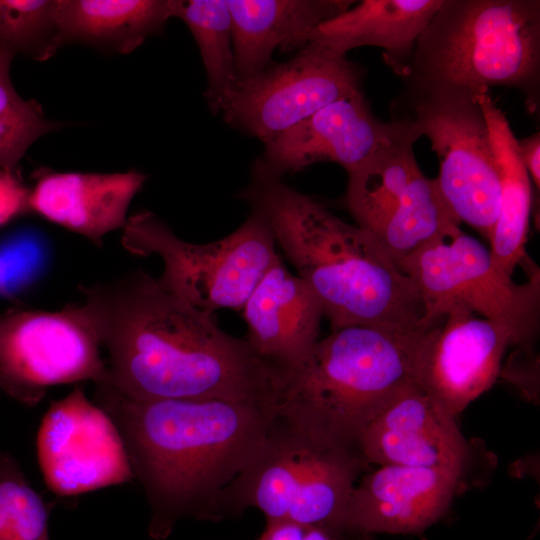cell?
<instances>
[{
	"mask_svg": "<svg viewBox=\"0 0 540 540\" xmlns=\"http://www.w3.org/2000/svg\"><path fill=\"white\" fill-rule=\"evenodd\" d=\"M367 463L465 472L469 443L456 418L418 381L404 388L372 421L360 440Z\"/></svg>",
	"mask_w": 540,
	"mask_h": 540,
	"instance_id": "16",
	"label": "cell"
},
{
	"mask_svg": "<svg viewBox=\"0 0 540 540\" xmlns=\"http://www.w3.org/2000/svg\"><path fill=\"white\" fill-rule=\"evenodd\" d=\"M172 15V0H59L62 45L81 43L127 54L159 33Z\"/></svg>",
	"mask_w": 540,
	"mask_h": 540,
	"instance_id": "21",
	"label": "cell"
},
{
	"mask_svg": "<svg viewBox=\"0 0 540 540\" xmlns=\"http://www.w3.org/2000/svg\"><path fill=\"white\" fill-rule=\"evenodd\" d=\"M406 129L400 120L381 121L364 93L338 99L264 144L255 162L283 177L318 162H334L347 173Z\"/></svg>",
	"mask_w": 540,
	"mask_h": 540,
	"instance_id": "13",
	"label": "cell"
},
{
	"mask_svg": "<svg viewBox=\"0 0 540 540\" xmlns=\"http://www.w3.org/2000/svg\"><path fill=\"white\" fill-rule=\"evenodd\" d=\"M510 345L513 337L505 327L451 311L424 334L418 382L456 418L496 381Z\"/></svg>",
	"mask_w": 540,
	"mask_h": 540,
	"instance_id": "14",
	"label": "cell"
},
{
	"mask_svg": "<svg viewBox=\"0 0 540 540\" xmlns=\"http://www.w3.org/2000/svg\"><path fill=\"white\" fill-rule=\"evenodd\" d=\"M307 527L289 521L268 522L258 540H327Z\"/></svg>",
	"mask_w": 540,
	"mask_h": 540,
	"instance_id": "30",
	"label": "cell"
},
{
	"mask_svg": "<svg viewBox=\"0 0 540 540\" xmlns=\"http://www.w3.org/2000/svg\"><path fill=\"white\" fill-rule=\"evenodd\" d=\"M50 508L17 460L0 451V540H49Z\"/></svg>",
	"mask_w": 540,
	"mask_h": 540,
	"instance_id": "28",
	"label": "cell"
},
{
	"mask_svg": "<svg viewBox=\"0 0 540 540\" xmlns=\"http://www.w3.org/2000/svg\"><path fill=\"white\" fill-rule=\"evenodd\" d=\"M93 402L122 436L155 540L182 518L214 520L220 493L258 454L277 414L271 402L134 400L107 380L95 384Z\"/></svg>",
	"mask_w": 540,
	"mask_h": 540,
	"instance_id": "2",
	"label": "cell"
},
{
	"mask_svg": "<svg viewBox=\"0 0 540 540\" xmlns=\"http://www.w3.org/2000/svg\"><path fill=\"white\" fill-rule=\"evenodd\" d=\"M78 289L108 351L107 381L122 395L277 403L281 371L148 272L137 269Z\"/></svg>",
	"mask_w": 540,
	"mask_h": 540,
	"instance_id": "1",
	"label": "cell"
},
{
	"mask_svg": "<svg viewBox=\"0 0 540 540\" xmlns=\"http://www.w3.org/2000/svg\"><path fill=\"white\" fill-rule=\"evenodd\" d=\"M29 192L18 176L0 170V226L29 213Z\"/></svg>",
	"mask_w": 540,
	"mask_h": 540,
	"instance_id": "29",
	"label": "cell"
},
{
	"mask_svg": "<svg viewBox=\"0 0 540 540\" xmlns=\"http://www.w3.org/2000/svg\"><path fill=\"white\" fill-rule=\"evenodd\" d=\"M252 351L282 373L298 367L318 341L322 305L279 256L241 309Z\"/></svg>",
	"mask_w": 540,
	"mask_h": 540,
	"instance_id": "17",
	"label": "cell"
},
{
	"mask_svg": "<svg viewBox=\"0 0 540 540\" xmlns=\"http://www.w3.org/2000/svg\"><path fill=\"white\" fill-rule=\"evenodd\" d=\"M121 242L133 255L159 256L160 286L212 314L219 309L241 311L280 256L268 224L254 212L226 237L195 244L179 238L156 214L142 211L127 219Z\"/></svg>",
	"mask_w": 540,
	"mask_h": 540,
	"instance_id": "8",
	"label": "cell"
},
{
	"mask_svg": "<svg viewBox=\"0 0 540 540\" xmlns=\"http://www.w3.org/2000/svg\"><path fill=\"white\" fill-rule=\"evenodd\" d=\"M13 59L0 52V170L19 177L21 160L30 146L60 125L45 117L37 101L18 94L10 76Z\"/></svg>",
	"mask_w": 540,
	"mask_h": 540,
	"instance_id": "27",
	"label": "cell"
},
{
	"mask_svg": "<svg viewBox=\"0 0 540 540\" xmlns=\"http://www.w3.org/2000/svg\"><path fill=\"white\" fill-rule=\"evenodd\" d=\"M34 179L30 211L101 247L108 233L124 228L128 208L146 175L134 170L83 173L43 167Z\"/></svg>",
	"mask_w": 540,
	"mask_h": 540,
	"instance_id": "18",
	"label": "cell"
},
{
	"mask_svg": "<svg viewBox=\"0 0 540 540\" xmlns=\"http://www.w3.org/2000/svg\"><path fill=\"white\" fill-rule=\"evenodd\" d=\"M396 264L421 296L423 329L464 310L505 327L514 345L531 349L540 319L538 269L529 266V280L516 283L498 268L490 249L460 228Z\"/></svg>",
	"mask_w": 540,
	"mask_h": 540,
	"instance_id": "9",
	"label": "cell"
},
{
	"mask_svg": "<svg viewBox=\"0 0 540 540\" xmlns=\"http://www.w3.org/2000/svg\"><path fill=\"white\" fill-rule=\"evenodd\" d=\"M477 100L489 127L501 188L499 214L489 239L490 252L498 268L512 277L515 267L527 259L530 176L519 158L517 138L503 111L488 92L478 95Z\"/></svg>",
	"mask_w": 540,
	"mask_h": 540,
	"instance_id": "22",
	"label": "cell"
},
{
	"mask_svg": "<svg viewBox=\"0 0 540 540\" xmlns=\"http://www.w3.org/2000/svg\"><path fill=\"white\" fill-rule=\"evenodd\" d=\"M36 445L44 481L57 496L80 495L134 479L117 426L81 384L50 403Z\"/></svg>",
	"mask_w": 540,
	"mask_h": 540,
	"instance_id": "12",
	"label": "cell"
},
{
	"mask_svg": "<svg viewBox=\"0 0 540 540\" xmlns=\"http://www.w3.org/2000/svg\"><path fill=\"white\" fill-rule=\"evenodd\" d=\"M404 81V80H403ZM391 119L426 136L439 162L438 188L457 219L490 239L501 188L489 127L477 96L443 85L404 81Z\"/></svg>",
	"mask_w": 540,
	"mask_h": 540,
	"instance_id": "7",
	"label": "cell"
},
{
	"mask_svg": "<svg viewBox=\"0 0 540 540\" xmlns=\"http://www.w3.org/2000/svg\"><path fill=\"white\" fill-rule=\"evenodd\" d=\"M102 345L83 304L57 311H0L1 391L27 405L49 387L108 379Z\"/></svg>",
	"mask_w": 540,
	"mask_h": 540,
	"instance_id": "10",
	"label": "cell"
},
{
	"mask_svg": "<svg viewBox=\"0 0 540 540\" xmlns=\"http://www.w3.org/2000/svg\"><path fill=\"white\" fill-rule=\"evenodd\" d=\"M517 152L519 158L534 181L537 189L540 187V133L536 132L529 137L517 139Z\"/></svg>",
	"mask_w": 540,
	"mask_h": 540,
	"instance_id": "31",
	"label": "cell"
},
{
	"mask_svg": "<svg viewBox=\"0 0 540 540\" xmlns=\"http://www.w3.org/2000/svg\"><path fill=\"white\" fill-rule=\"evenodd\" d=\"M0 391H1V380H0Z\"/></svg>",
	"mask_w": 540,
	"mask_h": 540,
	"instance_id": "32",
	"label": "cell"
},
{
	"mask_svg": "<svg viewBox=\"0 0 540 540\" xmlns=\"http://www.w3.org/2000/svg\"><path fill=\"white\" fill-rule=\"evenodd\" d=\"M239 197L268 224L332 331L354 325L425 330L416 286L369 232L255 163Z\"/></svg>",
	"mask_w": 540,
	"mask_h": 540,
	"instance_id": "3",
	"label": "cell"
},
{
	"mask_svg": "<svg viewBox=\"0 0 540 540\" xmlns=\"http://www.w3.org/2000/svg\"><path fill=\"white\" fill-rule=\"evenodd\" d=\"M367 466L358 455L316 447L277 411L258 454L220 493L215 520L255 507L267 521H291L320 528L333 540H351L349 498Z\"/></svg>",
	"mask_w": 540,
	"mask_h": 540,
	"instance_id": "6",
	"label": "cell"
},
{
	"mask_svg": "<svg viewBox=\"0 0 540 540\" xmlns=\"http://www.w3.org/2000/svg\"><path fill=\"white\" fill-rule=\"evenodd\" d=\"M443 0H363L298 38L289 50L319 44L341 55L354 48L384 50V63L402 79L409 74L415 45Z\"/></svg>",
	"mask_w": 540,
	"mask_h": 540,
	"instance_id": "19",
	"label": "cell"
},
{
	"mask_svg": "<svg viewBox=\"0 0 540 540\" xmlns=\"http://www.w3.org/2000/svg\"><path fill=\"white\" fill-rule=\"evenodd\" d=\"M425 332L366 325L332 331L282 373L278 413L318 448L362 457L368 426L418 381Z\"/></svg>",
	"mask_w": 540,
	"mask_h": 540,
	"instance_id": "4",
	"label": "cell"
},
{
	"mask_svg": "<svg viewBox=\"0 0 540 540\" xmlns=\"http://www.w3.org/2000/svg\"><path fill=\"white\" fill-rule=\"evenodd\" d=\"M464 481L465 472L452 469L383 465L354 486L348 533L352 540L373 533H421L447 513Z\"/></svg>",
	"mask_w": 540,
	"mask_h": 540,
	"instance_id": "15",
	"label": "cell"
},
{
	"mask_svg": "<svg viewBox=\"0 0 540 540\" xmlns=\"http://www.w3.org/2000/svg\"><path fill=\"white\" fill-rule=\"evenodd\" d=\"M232 19L237 82L262 72L277 47L352 6L353 0H226Z\"/></svg>",
	"mask_w": 540,
	"mask_h": 540,
	"instance_id": "20",
	"label": "cell"
},
{
	"mask_svg": "<svg viewBox=\"0 0 540 540\" xmlns=\"http://www.w3.org/2000/svg\"><path fill=\"white\" fill-rule=\"evenodd\" d=\"M478 96L491 87L523 94L535 112L540 95L539 0H443L419 36L403 78Z\"/></svg>",
	"mask_w": 540,
	"mask_h": 540,
	"instance_id": "5",
	"label": "cell"
},
{
	"mask_svg": "<svg viewBox=\"0 0 540 540\" xmlns=\"http://www.w3.org/2000/svg\"><path fill=\"white\" fill-rule=\"evenodd\" d=\"M172 15L192 33L205 68L209 108L220 113L237 84L232 19L226 0H172Z\"/></svg>",
	"mask_w": 540,
	"mask_h": 540,
	"instance_id": "25",
	"label": "cell"
},
{
	"mask_svg": "<svg viewBox=\"0 0 540 540\" xmlns=\"http://www.w3.org/2000/svg\"><path fill=\"white\" fill-rule=\"evenodd\" d=\"M460 228V221L444 200L435 178L421 171L375 239L397 263L425 245Z\"/></svg>",
	"mask_w": 540,
	"mask_h": 540,
	"instance_id": "24",
	"label": "cell"
},
{
	"mask_svg": "<svg viewBox=\"0 0 540 540\" xmlns=\"http://www.w3.org/2000/svg\"><path fill=\"white\" fill-rule=\"evenodd\" d=\"M61 46L59 0H0V52L46 61Z\"/></svg>",
	"mask_w": 540,
	"mask_h": 540,
	"instance_id": "26",
	"label": "cell"
},
{
	"mask_svg": "<svg viewBox=\"0 0 540 540\" xmlns=\"http://www.w3.org/2000/svg\"><path fill=\"white\" fill-rule=\"evenodd\" d=\"M364 74L346 55L307 43L292 59L271 62L237 82L220 113L227 124L266 144L324 106L363 93Z\"/></svg>",
	"mask_w": 540,
	"mask_h": 540,
	"instance_id": "11",
	"label": "cell"
},
{
	"mask_svg": "<svg viewBox=\"0 0 540 540\" xmlns=\"http://www.w3.org/2000/svg\"><path fill=\"white\" fill-rule=\"evenodd\" d=\"M404 123L406 129L399 137L348 173L344 206L357 226L373 236L397 209L411 182L421 172L413 151L420 137L410 124Z\"/></svg>",
	"mask_w": 540,
	"mask_h": 540,
	"instance_id": "23",
	"label": "cell"
}]
</instances>
